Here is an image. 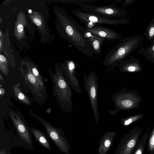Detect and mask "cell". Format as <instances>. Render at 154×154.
I'll use <instances>...</instances> for the list:
<instances>
[{"label": "cell", "mask_w": 154, "mask_h": 154, "mask_svg": "<svg viewBox=\"0 0 154 154\" xmlns=\"http://www.w3.org/2000/svg\"><path fill=\"white\" fill-rule=\"evenodd\" d=\"M132 36L119 40L121 42L114 46L106 55L103 62L109 71L117 66L137 48L141 43L140 36Z\"/></svg>", "instance_id": "6da1fadb"}, {"label": "cell", "mask_w": 154, "mask_h": 154, "mask_svg": "<svg viewBox=\"0 0 154 154\" xmlns=\"http://www.w3.org/2000/svg\"><path fill=\"white\" fill-rule=\"evenodd\" d=\"M83 75L84 88L87 92L90 99L95 120L97 124H98L100 116L98 106L97 76L94 71L90 72L88 76H86L84 72Z\"/></svg>", "instance_id": "7a4b0ae2"}, {"label": "cell", "mask_w": 154, "mask_h": 154, "mask_svg": "<svg viewBox=\"0 0 154 154\" xmlns=\"http://www.w3.org/2000/svg\"><path fill=\"white\" fill-rule=\"evenodd\" d=\"M77 4L81 7L82 11L108 18L120 17L126 15L124 10L114 5L97 6L81 3Z\"/></svg>", "instance_id": "3957f363"}, {"label": "cell", "mask_w": 154, "mask_h": 154, "mask_svg": "<svg viewBox=\"0 0 154 154\" xmlns=\"http://www.w3.org/2000/svg\"><path fill=\"white\" fill-rule=\"evenodd\" d=\"M72 13L81 21L87 24V27L92 25V24L117 25L125 24L129 22L128 20L125 18L112 19L108 18L79 10H74Z\"/></svg>", "instance_id": "277c9868"}, {"label": "cell", "mask_w": 154, "mask_h": 154, "mask_svg": "<svg viewBox=\"0 0 154 154\" xmlns=\"http://www.w3.org/2000/svg\"><path fill=\"white\" fill-rule=\"evenodd\" d=\"M44 124L49 136L60 151L65 154H69V145L64 135L46 122Z\"/></svg>", "instance_id": "5b68a950"}, {"label": "cell", "mask_w": 154, "mask_h": 154, "mask_svg": "<svg viewBox=\"0 0 154 154\" xmlns=\"http://www.w3.org/2000/svg\"><path fill=\"white\" fill-rule=\"evenodd\" d=\"M139 132L126 134L120 141L114 154H131L138 139Z\"/></svg>", "instance_id": "8992f818"}, {"label": "cell", "mask_w": 154, "mask_h": 154, "mask_svg": "<svg viewBox=\"0 0 154 154\" xmlns=\"http://www.w3.org/2000/svg\"><path fill=\"white\" fill-rule=\"evenodd\" d=\"M92 35L103 38L104 40L114 42L120 39L121 36L112 30L100 26H93L85 28Z\"/></svg>", "instance_id": "52a82bcc"}, {"label": "cell", "mask_w": 154, "mask_h": 154, "mask_svg": "<svg viewBox=\"0 0 154 154\" xmlns=\"http://www.w3.org/2000/svg\"><path fill=\"white\" fill-rule=\"evenodd\" d=\"M77 66L76 63L73 60L68 61L65 69V74L70 86L77 93H81L82 89L79 80L75 74Z\"/></svg>", "instance_id": "ba28073f"}, {"label": "cell", "mask_w": 154, "mask_h": 154, "mask_svg": "<svg viewBox=\"0 0 154 154\" xmlns=\"http://www.w3.org/2000/svg\"><path fill=\"white\" fill-rule=\"evenodd\" d=\"M130 95L121 91L112 95V99L117 112L119 110L128 109L132 107L134 103Z\"/></svg>", "instance_id": "9c48e42d"}, {"label": "cell", "mask_w": 154, "mask_h": 154, "mask_svg": "<svg viewBox=\"0 0 154 154\" xmlns=\"http://www.w3.org/2000/svg\"><path fill=\"white\" fill-rule=\"evenodd\" d=\"M116 133V131H108L103 135L99 142L98 154H106L108 152L112 146Z\"/></svg>", "instance_id": "30bf717a"}, {"label": "cell", "mask_w": 154, "mask_h": 154, "mask_svg": "<svg viewBox=\"0 0 154 154\" xmlns=\"http://www.w3.org/2000/svg\"><path fill=\"white\" fill-rule=\"evenodd\" d=\"M17 131L19 135L25 142L31 144V139L29 133L25 125L21 119L17 116H14L11 114Z\"/></svg>", "instance_id": "8fae6325"}, {"label": "cell", "mask_w": 154, "mask_h": 154, "mask_svg": "<svg viewBox=\"0 0 154 154\" xmlns=\"http://www.w3.org/2000/svg\"><path fill=\"white\" fill-rule=\"evenodd\" d=\"M85 35L89 42L94 53L96 54H100L101 52V45L105 40L104 39L102 38L92 35L87 31L86 29Z\"/></svg>", "instance_id": "7c38bea8"}, {"label": "cell", "mask_w": 154, "mask_h": 154, "mask_svg": "<svg viewBox=\"0 0 154 154\" xmlns=\"http://www.w3.org/2000/svg\"><path fill=\"white\" fill-rule=\"evenodd\" d=\"M33 135L43 147L49 150H51L49 143L44 135L40 131L34 128L31 129Z\"/></svg>", "instance_id": "4fadbf2b"}, {"label": "cell", "mask_w": 154, "mask_h": 154, "mask_svg": "<svg viewBox=\"0 0 154 154\" xmlns=\"http://www.w3.org/2000/svg\"><path fill=\"white\" fill-rule=\"evenodd\" d=\"M140 116H136L125 119L122 121V123L124 126H128L139 119Z\"/></svg>", "instance_id": "5bb4252c"}, {"label": "cell", "mask_w": 154, "mask_h": 154, "mask_svg": "<svg viewBox=\"0 0 154 154\" xmlns=\"http://www.w3.org/2000/svg\"><path fill=\"white\" fill-rule=\"evenodd\" d=\"M148 146L150 151H154V128L150 137Z\"/></svg>", "instance_id": "9a60e30c"}, {"label": "cell", "mask_w": 154, "mask_h": 154, "mask_svg": "<svg viewBox=\"0 0 154 154\" xmlns=\"http://www.w3.org/2000/svg\"><path fill=\"white\" fill-rule=\"evenodd\" d=\"M144 143H141L133 154H143L144 148Z\"/></svg>", "instance_id": "2e32d148"}, {"label": "cell", "mask_w": 154, "mask_h": 154, "mask_svg": "<svg viewBox=\"0 0 154 154\" xmlns=\"http://www.w3.org/2000/svg\"><path fill=\"white\" fill-rule=\"evenodd\" d=\"M17 93H18L17 94H16L19 99L23 100L27 103H29L28 100H26V98L25 97L24 95L22 92H21L19 91H18Z\"/></svg>", "instance_id": "e0dca14e"}, {"label": "cell", "mask_w": 154, "mask_h": 154, "mask_svg": "<svg viewBox=\"0 0 154 154\" xmlns=\"http://www.w3.org/2000/svg\"><path fill=\"white\" fill-rule=\"evenodd\" d=\"M28 78L29 82L33 84H35L36 79L35 76L31 73H29L27 75Z\"/></svg>", "instance_id": "ac0fdd59"}, {"label": "cell", "mask_w": 154, "mask_h": 154, "mask_svg": "<svg viewBox=\"0 0 154 154\" xmlns=\"http://www.w3.org/2000/svg\"><path fill=\"white\" fill-rule=\"evenodd\" d=\"M33 21L35 24L38 26H40L42 24L41 20L37 18H34Z\"/></svg>", "instance_id": "d6986e66"}, {"label": "cell", "mask_w": 154, "mask_h": 154, "mask_svg": "<svg viewBox=\"0 0 154 154\" xmlns=\"http://www.w3.org/2000/svg\"><path fill=\"white\" fill-rule=\"evenodd\" d=\"M32 72L35 76H39V72L37 69L35 68H33L32 69Z\"/></svg>", "instance_id": "ffe728a7"}, {"label": "cell", "mask_w": 154, "mask_h": 154, "mask_svg": "<svg viewBox=\"0 0 154 154\" xmlns=\"http://www.w3.org/2000/svg\"><path fill=\"white\" fill-rule=\"evenodd\" d=\"M17 29L19 32H22L23 30V27L22 25L19 24L17 26Z\"/></svg>", "instance_id": "44dd1931"}, {"label": "cell", "mask_w": 154, "mask_h": 154, "mask_svg": "<svg viewBox=\"0 0 154 154\" xmlns=\"http://www.w3.org/2000/svg\"><path fill=\"white\" fill-rule=\"evenodd\" d=\"M149 35L150 36H152L154 35V27H151L149 31Z\"/></svg>", "instance_id": "7402d4cb"}, {"label": "cell", "mask_w": 154, "mask_h": 154, "mask_svg": "<svg viewBox=\"0 0 154 154\" xmlns=\"http://www.w3.org/2000/svg\"><path fill=\"white\" fill-rule=\"evenodd\" d=\"M0 61L3 63H6V59L5 57L3 55L1 54L0 55Z\"/></svg>", "instance_id": "603a6c76"}, {"label": "cell", "mask_w": 154, "mask_h": 154, "mask_svg": "<svg viewBox=\"0 0 154 154\" xmlns=\"http://www.w3.org/2000/svg\"><path fill=\"white\" fill-rule=\"evenodd\" d=\"M132 1L131 0H126L125 1L124 3V5H127L129 4H130V2H131Z\"/></svg>", "instance_id": "cb8c5ba5"}, {"label": "cell", "mask_w": 154, "mask_h": 154, "mask_svg": "<svg viewBox=\"0 0 154 154\" xmlns=\"http://www.w3.org/2000/svg\"><path fill=\"white\" fill-rule=\"evenodd\" d=\"M4 93H5V90L4 89L1 88L0 90V94L1 95H2L4 94Z\"/></svg>", "instance_id": "d4e9b609"}, {"label": "cell", "mask_w": 154, "mask_h": 154, "mask_svg": "<svg viewBox=\"0 0 154 154\" xmlns=\"http://www.w3.org/2000/svg\"><path fill=\"white\" fill-rule=\"evenodd\" d=\"M1 46H2V42H1V41L0 40V49L1 48Z\"/></svg>", "instance_id": "484cf974"}, {"label": "cell", "mask_w": 154, "mask_h": 154, "mask_svg": "<svg viewBox=\"0 0 154 154\" xmlns=\"http://www.w3.org/2000/svg\"><path fill=\"white\" fill-rule=\"evenodd\" d=\"M29 13H31V12H32V11H31V10H29Z\"/></svg>", "instance_id": "4316f807"}, {"label": "cell", "mask_w": 154, "mask_h": 154, "mask_svg": "<svg viewBox=\"0 0 154 154\" xmlns=\"http://www.w3.org/2000/svg\"><path fill=\"white\" fill-rule=\"evenodd\" d=\"M1 34H2L1 32V31H0V36H1Z\"/></svg>", "instance_id": "83f0119b"}, {"label": "cell", "mask_w": 154, "mask_h": 154, "mask_svg": "<svg viewBox=\"0 0 154 154\" xmlns=\"http://www.w3.org/2000/svg\"><path fill=\"white\" fill-rule=\"evenodd\" d=\"M0 154H3V153L2 152H1Z\"/></svg>", "instance_id": "f1b7e54d"}]
</instances>
